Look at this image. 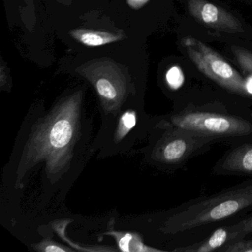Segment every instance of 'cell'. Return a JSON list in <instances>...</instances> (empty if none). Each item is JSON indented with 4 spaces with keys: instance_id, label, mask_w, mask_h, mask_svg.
Segmentation results:
<instances>
[{
    "instance_id": "obj_1",
    "label": "cell",
    "mask_w": 252,
    "mask_h": 252,
    "mask_svg": "<svg viewBox=\"0 0 252 252\" xmlns=\"http://www.w3.org/2000/svg\"><path fill=\"white\" fill-rule=\"evenodd\" d=\"M78 94L57 106L35 129L26 149L24 163L29 166L43 161L52 176L64 172L70 162L79 132Z\"/></svg>"
},
{
    "instance_id": "obj_2",
    "label": "cell",
    "mask_w": 252,
    "mask_h": 252,
    "mask_svg": "<svg viewBox=\"0 0 252 252\" xmlns=\"http://www.w3.org/2000/svg\"><path fill=\"white\" fill-rule=\"evenodd\" d=\"M251 208L252 180L184 204L169 218L167 228L171 234L187 237Z\"/></svg>"
},
{
    "instance_id": "obj_3",
    "label": "cell",
    "mask_w": 252,
    "mask_h": 252,
    "mask_svg": "<svg viewBox=\"0 0 252 252\" xmlns=\"http://www.w3.org/2000/svg\"><path fill=\"white\" fill-rule=\"evenodd\" d=\"M191 61L209 79L240 95L249 94L247 82L220 55L204 42L187 36L181 41Z\"/></svg>"
},
{
    "instance_id": "obj_4",
    "label": "cell",
    "mask_w": 252,
    "mask_h": 252,
    "mask_svg": "<svg viewBox=\"0 0 252 252\" xmlns=\"http://www.w3.org/2000/svg\"><path fill=\"white\" fill-rule=\"evenodd\" d=\"M169 126L216 138L252 133V125L247 121L230 115L208 112H185L176 115L171 119Z\"/></svg>"
},
{
    "instance_id": "obj_5",
    "label": "cell",
    "mask_w": 252,
    "mask_h": 252,
    "mask_svg": "<svg viewBox=\"0 0 252 252\" xmlns=\"http://www.w3.org/2000/svg\"><path fill=\"white\" fill-rule=\"evenodd\" d=\"M218 138L197 135L183 129L171 128L156 150L157 158L169 164L187 161L189 158L203 152L206 147Z\"/></svg>"
},
{
    "instance_id": "obj_6",
    "label": "cell",
    "mask_w": 252,
    "mask_h": 252,
    "mask_svg": "<svg viewBox=\"0 0 252 252\" xmlns=\"http://www.w3.org/2000/svg\"><path fill=\"white\" fill-rule=\"evenodd\" d=\"M88 79L94 84L107 110H116L126 93V81L119 68L110 62H99L87 70Z\"/></svg>"
},
{
    "instance_id": "obj_7",
    "label": "cell",
    "mask_w": 252,
    "mask_h": 252,
    "mask_svg": "<svg viewBox=\"0 0 252 252\" xmlns=\"http://www.w3.org/2000/svg\"><path fill=\"white\" fill-rule=\"evenodd\" d=\"M187 7L190 15L202 26L227 33L244 32L237 17L206 0H187Z\"/></svg>"
},
{
    "instance_id": "obj_8",
    "label": "cell",
    "mask_w": 252,
    "mask_h": 252,
    "mask_svg": "<svg viewBox=\"0 0 252 252\" xmlns=\"http://www.w3.org/2000/svg\"><path fill=\"white\" fill-rule=\"evenodd\" d=\"M218 169L229 175H252V144L231 150L218 163Z\"/></svg>"
},
{
    "instance_id": "obj_9",
    "label": "cell",
    "mask_w": 252,
    "mask_h": 252,
    "mask_svg": "<svg viewBox=\"0 0 252 252\" xmlns=\"http://www.w3.org/2000/svg\"><path fill=\"white\" fill-rule=\"evenodd\" d=\"M235 241V234L232 225H225L215 229L210 235L202 241L196 242L188 246L174 249L177 252H220L227 245Z\"/></svg>"
},
{
    "instance_id": "obj_10",
    "label": "cell",
    "mask_w": 252,
    "mask_h": 252,
    "mask_svg": "<svg viewBox=\"0 0 252 252\" xmlns=\"http://www.w3.org/2000/svg\"><path fill=\"white\" fill-rule=\"evenodd\" d=\"M70 34L76 40L88 47L102 46L122 39L120 36L114 33L86 29L72 31Z\"/></svg>"
},
{
    "instance_id": "obj_11",
    "label": "cell",
    "mask_w": 252,
    "mask_h": 252,
    "mask_svg": "<svg viewBox=\"0 0 252 252\" xmlns=\"http://www.w3.org/2000/svg\"><path fill=\"white\" fill-rule=\"evenodd\" d=\"M118 243L121 250L125 252H163L145 246L138 236L132 234H124L118 240Z\"/></svg>"
},
{
    "instance_id": "obj_12",
    "label": "cell",
    "mask_w": 252,
    "mask_h": 252,
    "mask_svg": "<svg viewBox=\"0 0 252 252\" xmlns=\"http://www.w3.org/2000/svg\"><path fill=\"white\" fill-rule=\"evenodd\" d=\"M231 51L240 67L252 76V53L236 45L231 47Z\"/></svg>"
},
{
    "instance_id": "obj_13",
    "label": "cell",
    "mask_w": 252,
    "mask_h": 252,
    "mask_svg": "<svg viewBox=\"0 0 252 252\" xmlns=\"http://www.w3.org/2000/svg\"><path fill=\"white\" fill-rule=\"evenodd\" d=\"M232 227L235 234V241L244 239L252 234V213L237 223L232 224Z\"/></svg>"
},
{
    "instance_id": "obj_14",
    "label": "cell",
    "mask_w": 252,
    "mask_h": 252,
    "mask_svg": "<svg viewBox=\"0 0 252 252\" xmlns=\"http://www.w3.org/2000/svg\"><path fill=\"white\" fill-rule=\"evenodd\" d=\"M219 252H252V239H242L222 248Z\"/></svg>"
},
{
    "instance_id": "obj_15",
    "label": "cell",
    "mask_w": 252,
    "mask_h": 252,
    "mask_svg": "<svg viewBox=\"0 0 252 252\" xmlns=\"http://www.w3.org/2000/svg\"><path fill=\"white\" fill-rule=\"evenodd\" d=\"M135 116L130 112H127L124 115L121 120V128L119 129V134L124 135V134L130 130L131 128L133 127L135 125Z\"/></svg>"
},
{
    "instance_id": "obj_16",
    "label": "cell",
    "mask_w": 252,
    "mask_h": 252,
    "mask_svg": "<svg viewBox=\"0 0 252 252\" xmlns=\"http://www.w3.org/2000/svg\"><path fill=\"white\" fill-rule=\"evenodd\" d=\"M166 79L168 83L172 86H176L181 83L183 80V74L181 69L178 67H173L167 72Z\"/></svg>"
},
{
    "instance_id": "obj_17",
    "label": "cell",
    "mask_w": 252,
    "mask_h": 252,
    "mask_svg": "<svg viewBox=\"0 0 252 252\" xmlns=\"http://www.w3.org/2000/svg\"><path fill=\"white\" fill-rule=\"evenodd\" d=\"M44 251L46 252H67L68 250L62 247V246H58V245L48 244L45 246Z\"/></svg>"
},
{
    "instance_id": "obj_18",
    "label": "cell",
    "mask_w": 252,
    "mask_h": 252,
    "mask_svg": "<svg viewBox=\"0 0 252 252\" xmlns=\"http://www.w3.org/2000/svg\"><path fill=\"white\" fill-rule=\"evenodd\" d=\"M149 0H127V3L131 8L138 9L144 6Z\"/></svg>"
}]
</instances>
